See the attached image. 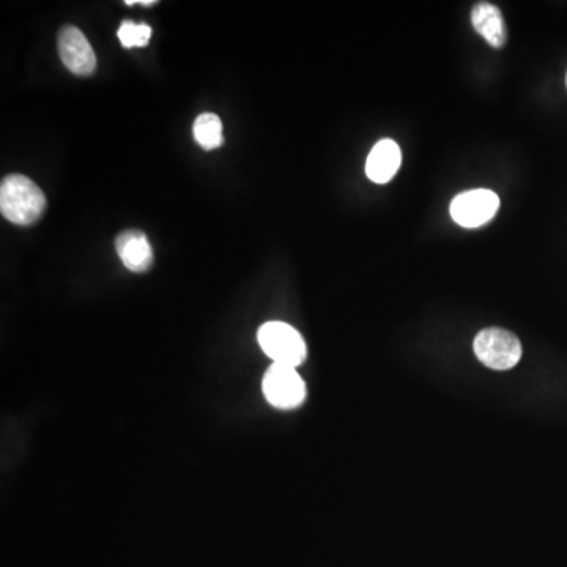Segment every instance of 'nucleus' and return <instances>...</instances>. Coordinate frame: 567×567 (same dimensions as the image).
Masks as SVG:
<instances>
[{
	"label": "nucleus",
	"mask_w": 567,
	"mask_h": 567,
	"mask_svg": "<svg viewBox=\"0 0 567 567\" xmlns=\"http://www.w3.org/2000/svg\"><path fill=\"white\" fill-rule=\"evenodd\" d=\"M46 196L37 183L21 174L7 175L0 185V212L16 226H34L45 215Z\"/></svg>",
	"instance_id": "1"
},
{
	"label": "nucleus",
	"mask_w": 567,
	"mask_h": 567,
	"mask_svg": "<svg viewBox=\"0 0 567 567\" xmlns=\"http://www.w3.org/2000/svg\"><path fill=\"white\" fill-rule=\"evenodd\" d=\"M260 349L275 364L295 367L304 363L308 347L300 331L286 322H267L257 331Z\"/></svg>",
	"instance_id": "2"
},
{
	"label": "nucleus",
	"mask_w": 567,
	"mask_h": 567,
	"mask_svg": "<svg viewBox=\"0 0 567 567\" xmlns=\"http://www.w3.org/2000/svg\"><path fill=\"white\" fill-rule=\"evenodd\" d=\"M478 360L493 371H509L522 358V344L511 331L487 328L478 333L473 342Z\"/></svg>",
	"instance_id": "3"
},
{
	"label": "nucleus",
	"mask_w": 567,
	"mask_h": 567,
	"mask_svg": "<svg viewBox=\"0 0 567 567\" xmlns=\"http://www.w3.org/2000/svg\"><path fill=\"white\" fill-rule=\"evenodd\" d=\"M262 391L268 404L278 410H295L306 401V383L295 367L271 364L262 380Z\"/></svg>",
	"instance_id": "4"
},
{
	"label": "nucleus",
	"mask_w": 567,
	"mask_h": 567,
	"mask_svg": "<svg viewBox=\"0 0 567 567\" xmlns=\"http://www.w3.org/2000/svg\"><path fill=\"white\" fill-rule=\"evenodd\" d=\"M500 208V197L490 189H471L457 194L449 212L459 226L467 229L484 226Z\"/></svg>",
	"instance_id": "5"
},
{
	"label": "nucleus",
	"mask_w": 567,
	"mask_h": 567,
	"mask_svg": "<svg viewBox=\"0 0 567 567\" xmlns=\"http://www.w3.org/2000/svg\"><path fill=\"white\" fill-rule=\"evenodd\" d=\"M59 54L63 65L73 75L90 76L97 70L95 51L78 27H62L59 32Z\"/></svg>",
	"instance_id": "6"
},
{
	"label": "nucleus",
	"mask_w": 567,
	"mask_h": 567,
	"mask_svg": "<svg viewBox=\"0 0 567 567\" xmlns=\"http://www.w3.org/2000/svg\"><path fill=\"white\" fill-rule=\"evenodd\" d=\"M115 251L133 273H145L153 264V249L141 230H125L115 238Z\"/></svg>",
	"instance_id": "7"
},
{
	"label": "nucleus",
	"mask_w": 567,
	"mask_h": 567,
	"mask_svg": "<svg viewBox=\"0 0 567 567\" xmlns=\"http://www.w3.org/2000/svg\"><path fill=\"white\" fill-rule=\"evenodd\" d=\"M402 164L401 147L391 139L374 145L366 161V175L378 185H385L397 174Z\"/></svg>",
	"instance_id": "8"
},
{
	"label": "nucleus",
	"mask_w": 567,
	"mask_h": 567,
	"mask_svg": "<svg viewBox=\"0 0 567 567\" xmlns=\"http://www.w3.org/2000/svg\"><path fill=\"white\" fill-rule=\"evenodd\" d=\"M471 24L490 46L503 48L508 32L500 8L489 2H479L471 10Z\"/></svg>",
	"instance_id": "9"
},
{
	"label": "nucleus",
	"mask_w": 567,
	"mask_h": 567,
	"mask_svg": "<svg viewBox=\"0 0 567 567\" xmlns=\"http://www.w3.org/2000/svg\"><path fill=\"white\" fill-rule=\"evenodd\" d=\"M194 139L204 150L219 149L224 142L223 122L218 115L201 114L194 120L193 125Z\"/></svg>",
	"instance_id": "10"
},
{
	"label": "nucleus",
	"mask_w": 567,
	"mask_h": 567,
	"mask_svg": "<svg viewBox=\"0 0 567 567\" xmlns=\"http://www.w3.org/2000/svg\"><path fill=\"white\" fill-rule=\"evenodd\" d=\"M117 37L123 48H145L152 38V27L149 24H136L130 19H125L117 32Z\"/></svg>",
	"instance_id": "11"
},
{
	"label": "nucleus",
	"mask_w": 567,
	"mask_h": 567,
	"mask_svg": "<svg viewBox=\"0 0 567 567\" xmlns=\"http://www.w3.org/2000/svg\"><path fill=\"white\" fill-rule=\"evenodd\" d=\"M566 86H567V75H566Z\"/></svg>",
	"instance_id": "12"
}]
</instances>
